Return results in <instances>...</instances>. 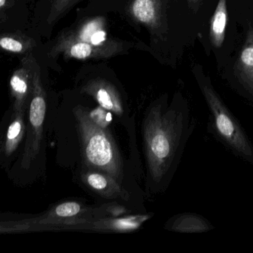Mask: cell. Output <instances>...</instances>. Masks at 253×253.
Instances as JSON below:
<instances>
[{"label":"cell","instance_id":"1","mask_svg":"<svg viewBox=\"0 0 253 253\" xmlns=\"http://www.w3.org/2000/svg\"><path fill=\"white\" fill-rule=\"evenodd\" d=\"M195 126L189 104L183 97H174L170 104L159 100L148 111L143 140L148 171L155 190H164L169 184Z\"/></svg>","mask_w":253,"mask_h":253},{"label":"cell","instance_id":"2","mask_svg":"<svg viewBox=\"0 0 253 253\" xmlns=\"http://www.w3.org/2000/svg\"><path fill=\"white\" fill-rule=\"evenodd\" d=\"M209 110L208 131L229 152L253 166V144L236 117L210 82L200 83Z\"/></svg>","mask_w":253,"mask_h":253},{"label":"cell","instance_id":"3","mask_svg":"<svg viewBox=\"0 0 253 253\" xmlns=\"http://www.w3.org/2000/svg\"><path fill=\"white\" fill-rule=\"evenodd\" d=\"M74 114L85 164L121 181L123 179L122 160L110 133L106 128L94 124L88 112L83 108H75Z\"/></svg>","mask_w":253,"mask_h":253},{"label":"cell","instance_id":"4","mask_svg":"<svg viewBox=\"0 0 253 253\" xmlns=\"http://www.w3.org/2000/svg\"><path fill=\"white\" fill-rule=\"evenodd\" d=\"M32 94L29 112V128L22 166L28 168L36 158L42 140V126L46 112L45 92L41 81V68L32 60Z\"/></svg>","mask_w":253,"mask_h":253},{"label":"cell","instance_id":"5","mask_svg":"<svg viewBox=\"0 0 253 253\" xmlns=\"http://www.w3.org/2000/svg\"><path fill=\"white\" fill-rule=\"evenodd\" d=\"M104 19L94 18L85 22L77 29L68 32L57 42H84L100 48L122 50L124 45L108 38Z\"/></svg>","mask_w":253,"mask_h":253},{"label":"cell","instance_id":"6","mask_svg":"<svg viewBox=\"0 0 253 253\" xmlns=\"http://www.w3.org/2000/svg\"><path fill=\"white\" fill-rule=\"evenodd\" d=\"M234 75L246 97L253 104V27L249 26L245 42L235 64Z\"/></svg>","mask_w":253,"mask_h":253},{"label":"cell","instance_id":"7","mask_svg":"<svg viewBox=\"0 0 253 253\" xmlns=\"http://www.w3.org/2000/svg\"><path fill=\"white\" fill-rule=\"evenodd\" d=\"M32 55L25 57L21 67L16 70L11 77L10 85L14 98V112L26 111L28 100L32 97Z\"/></svg>","mask_w":253,"mask_h":253},{"label":"cell","instance_id":"8","mask_svg":"<svg viewBox=\"0 0 253 253\" xmlns=\"http://www.w3.org/2000/svg\"><path fill=\"white\" fill-rule=\"evenodd\" d=\"M165 228L170 232L177 233L201 234L213 230L214 226L201 214L186 211L171 217Z\"/></svg>","mask_w":253,"mask_h":253},{"label":"cell","instance_id":"9","mask_svg":"<svg viewBox=\"0 0 253 253\" xmlns=\"http://www.w3.org/2000/svg\"><path fill=\"white\" fill-rule=\"evenodd\" d=\"M84 91L93 96L100 106L117 115L124 114L122 101L112 84L101 80L92 81L84 87Z\"/></svg>","mask_w":253,"mask_h":253},{"label":"cell","instance_id":"10","mask_svg":"<svg viewBox=\"0 0 253 253\" xmlns=\"http://www.w3.org/2000/svg\"><path fill=\"white\" fill-rule=\"evenodd\" d=\"M84 181L97 193L106 198L128 197V193L120 186L119 181L103 171H87L84 174Z\"/></svg>","mask_w":253,"mask_h":253},{"label":"cell","instance_id":"11","mask_svg":"<svg viewBox=\"0 0 253 253\" xmlns=\"http://www.w3.org/2000/svg\"><path fill=\"white\" fill-rule=\"evenodd\" d=\"M131 11L140 23L150 27H157L161 18V0H134Z\"/></svg>","mask_w":253,"mask_h":253},{"label":"cell","instance_id":"12","mask_svg":"<svg viewBox=\"0 0 253 253\" xmlns=\"http://www.w3.org/2000/svg\"><path fill=\"white\" fill-rule=\"evenodd\" d=\"M228 22L226 0H219L214 14L210 20V38L211 45L220 48L224 42L225 33Z\"/></svg>","mask_w":253,"mask_h":253},{"label":"cell","instance_id":"13","mask_svg":"<svg viewBox=\"0 0 253 253\" xmlns=\"http://www.w3.org/2000/svg\"><path fill=\"white\" fill-rule=\"evenodd\" d=\"M25 111L14 112L11 124L7 131L6 138L4 145V152L5 156H9L18 147L24 136L25 126L24 121Z\"/></svg>","mask_w":253,"mask_h":253},{"label":"cell","instance_id":"14","mask_svg":"<svg viewBox=\"0 0 253 253\" xmlns=\"http://www.w3.org/2000/svg\"><path fill=\"white\" fill-rule=\"evenodd\" d=\"M150 218L149 215L132 216V217H124L111 220L107 223H103V227L113 229L116 231H133L138 229L143 222Z\"/></svg>","mask_w":253,"mask_h":253},{"label":"cell","instance_id":"15","mask_svg":"<svg viewBox=\"0 0 253 253\" xmlns=\"http://www.w3.org/2000/svg\"><path fill=\"white\" fill-rule=\"evenodd\" d=\"M79 1L81 0H53L51 10L47 19L48 23L51 24L57 21Z\"/></svg>","mask_w":253,"mask_h":253},{"label":"cell","instance_id":"16","mask_svg":"<svg viewBox=\"0 0 253 253\" xmlns=\"http://www.w3.org/2000/svg\"><path fill=\"white\" fill-rule=\"evenodd\" d=\"M108 111L109 110L100 106L88 112V115L94 124L101 128L107 129V127L112 121V114Z\"/></svg>","mask_w":253,"mask_h":253},{"label":"cell","instance_id":"17","mask_svg":"<svg viewBox=\"0 0 253 253\" xmlns=\"http://www.w3.org/2000/svg\"><path fill=\"white\" fill-rule=\"evenodd\" d=\"M0 46L4 50L14 53L23 52L29 45H25L24 42L20 40L15 39L13 37H2L0 40Z\"/></svg>","mask_w":253,"mask_h":253},{"label":"cell","instance_id":"18","mask_svg":"<svg viewBox=\"0 0 253 253\" xmlns=\"http://www.w3.org/2000/svg\"><path fill=\"white\" fill-rule=\"evenodd\" d=\"M81 207L76 202H66L56 207L54 213L60 217H72L81 211Z\"/></svg>","mask_w":253,"mask_h":253},{"label":"cell","instance_id":"19","mask_svg":"<svg viewBox=\"0 0 253 253\" xmlns=\"http://www.w3.org/2000/svg\"><path fill=\"white\" fill-rule=\"evenodd\" d=\"M188 3H189V6L191 7L192 10H195L196 11L200 5L202 3L204 0H187Z\"/></svg>","mask_w":253,"mask_h":253},{"label":"cell","instance_id":"20","mask_svg":"<svg viewBox=\"0 0 253 253\" xmlns=\"http://www.w3.org/2000/svg\"><path fill=\"white\" fill-rule=\"evenodd\" d=\"M5 2H6L5 0H0V7L2 8H3L5 6Z\"/></svg>","mask_w":253,"mask_h":253}]
</instances>
